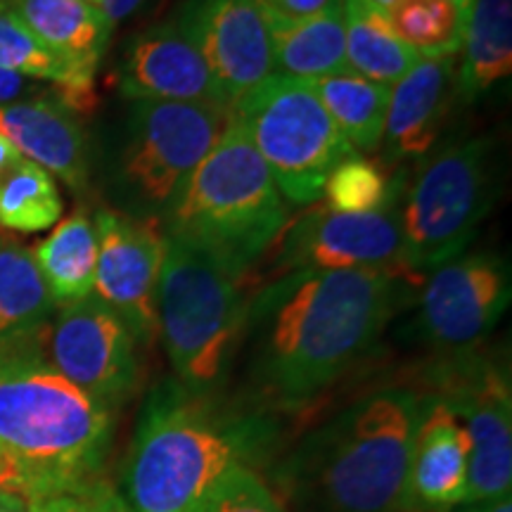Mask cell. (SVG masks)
Wrapping results in <instances>:
<instances>
[{"label":"cell","mask_w":512,"mask_h":512,"mask_svg":"<svg viewBox=\"0 0 512 512\" xmlns=\"http://www.w3.org/2000/svg\"><path fill=\"white\" fill-rule=\"evenodd\" d=\"M62 195L46 169L22 159L0 178V228L41 233L62 219Z\"/></svg>","instance_id":"cell-28"},{"label":"cell","mask_w":512,"mask_h":512,"mask_svg":"<svg viewBox=\"0 0 512 512\" xmlns=\"http://www.w3.org/2000/svg\"><path fill=\"white\" fill-rule=\"evenodd\" d=\"M494 197L496 166L489 138H467L434 152L401 197L403 264L408 271H434L463 254Z\"/></svg>","instance_id":"cell-8"},{"label":"cell","mask_w":512,"mask_h":512,"mask_svg":"<svg viewBox=\"0 0 512 512\" xmlns=\"http://www.w3.org/2000/svg\"><path fill=\"white\" fill-rule=\"evenodd\" d=\"M453 512H512V496L496 498V501H484V503H467L460 505Z\"/></svg>","instance_id":"cell-38"},{"label":"cell","mask_w":512,"mask_h":512,"mask_svg":"<svg viewBox=\"0 0 512 512\" xmlns=\"http://www.w3.org/2000/svg\"><path fill=\"white\" fill-rule=\"evenodd\" d=\"M344 17V46L351 72L382 86H394L420 60L389 24L387 12L368 0H339Z\"/></svg>","instance_id":"cell-25"},{"label":"cell","mask_w":512,"mask_h":512,"mask_svg":"<svg viewBox=\"0 0 512 512\" xmlns=\"http://www.w3.org/2000/svg\"><path fill=\"white\" fill-rule=\"evenodd\" d=\"M55 311L31 249L0 235V342L41 330Z\"/></svg>","instance_id":"cell-27"},{"label":"cell","mask_w":512,"mask_h":512,"mask_svg":"<svg viewBox=\"0 0 512 512\" xmlns=\"http://www.w3.org/2000/svg\"><path fill=\"white\" fill-rule=\"evenodd\" d=\"M0 8L74 67L98 74L114 31L98 5L88 0H0Z\"/></svg>","instance_id":"cell-20"},{"label":"cell","mask_w":512,"mask_h":512,"mask_svg":"<svg viewBox=\"0 0 512 512\" xmlns=\"http://www.w3.org/2000/svg\"><path fill=\"white\" fill-rule=\"evenodd\" d=\"M22 159L24 157L15 150V145H12L10 140L0 133V178L8 176L10 171L15 169L19 162H22Z\"/></svg>","instance_id":"cell-37"},{"label":"cell","mask_w":512,"mask_h":512,"mask_svg":"<svg viewBox=\"0 0 512 512\" xmlns=\"http://www.w3.org/2000/svg\"><path fill=\"white\" fill-rule=\"evenodd\" d=\"M228 119L230 110L211 105L133 102L114 162L121 214L164 223Z\"/></svg>","instance_id":"cell-7"},{"label":"cell","mask_w":512,"mask_h":512,"mask_svg":"<svg viewBox=\"0 0 512 512\" xmlns=\"http://www.w3.org/2000/svg\"><path fill=\"white\" fill-rule=\"evenodd\" d=\"M43 512H131V508L121 498L117 486L98 477L67 494L46 498Z\"/></svg>","instance_id":"cell-32"},{"label":"cell","mask_w":512,"mask_h":512,"mask_svg":"<svg viewBox=\"0 0 512 512\" xmlns=\"http://www.w3.org/2000/svg\"><path fill=\"white\" fill-rule=\"evenodd\" d=\"M0 133L29 162L57 176L72 190L88 185V143L76 114L55 91L0 105Z\"/></svg>","instance_id":"cell-19"},{"label":"cell","mask_w":512,"mask_h":512,"mask_svg":"<svg viewBox=\"0 0 512 512\" xmlns=\"http://www.w3.org/2000/svg\"><path fill=\"white\" fill-rule=\"evenodd\" d=\"M283 200L309 207L323 197L337 164L358 155L313 91L311 81L273 74L233 105Z\"/></svg>","instance_id":"cell-9"},{"label":"cell","mask_w":512,"mask_h":512,"mask_svg":"<svg viewBox=\"0 0 512 512\" xmlns=\"http://www.w3.org/2000/svg\"><path fill=\"white\" fill-rule=\"evenodd\" d=\"M55 306H67L93 294L98 238L86 211L60 221L46 240L31 249Z\"/></svg>","instance_id":"cell-24"},{"label":"cell","mask_w":512,"mask_h":512,"mask_svg":"<svg viewBox=\"0 0 512 512\" xmlns=\"http://www.w3.org/2000/svg\"><path fill=\"white\" fill-rule=\"evenodd\" d=\"M437 399L458 415L470 437L467 503L496 501L512 489V389L508 366L475 349L446 354L427 368ZM465 503V505H467Z\"/></svg>","instance_id":"cell-10"},{"label":"cell","mask_w":512,"mask_h":512,"mask_svg":"<svg viewBox=\"0 0 512 512\" xmlns=\"http://www.w3.org/2000/svg\"><path fill=\"white\" fill-rule=\"evenodd\" d=\"M88 3H98V0H88Z\"/></svg>","instance_id":"cell-41"},{"label":"cell","mask_w":512,"mask_h":512,"mask_svg":"<svg viewBox=\"0 0 512 512\" xmlns=\"http://www.w3.org/2000/svg\"><path fill=\"white\" fill-rule=\"evenodd\" d=\"M266 19L271 31L275 74L316 81L349 69L339 0L311 17L285 19L266 12Z\"/></svg>","instance_id":"cell-21"},{"label":"cell","mask_w":512,"mask_h":512,"mask_svg":"<svg viewBox=\"0 0 512 512\" xmlns=\"http://www.w3.org/2000/svg\"><path fill=\"white\" fill-rule=\"evenodd\" d=\"M370 5H375V8H380V10H384L387 12L389 8H392V5L396 3V0H368Z\"/></svg>","instance_id":"cell-39"},{"label":"cell","mask_w":512,"mask_h":512,"mask_svg":"<svg viewBox=\"0 0 512 512\" xmlns=\"http://www.w3.org/2000/svg\"><path fill=\"white\" fill-rule=\"evenodd\" d=\"M204 512H287L280 496L256 472V467L240 470L223 484L219 496L207 505Z\"/></svg>","instance_id":"cell-31"},{"label":"cell","mask_w":512,"mask_h":512,"mask_svg":"<svg viewBox=\"0 0 512 512\" xmlns=\"http://www.w3.org/2000/svg\"><path fill=\"white\" fill-rule=\"evenodd\" d=\"M456 100L475 102L512 74V0H475L465 15Z\"/></svg>","instance_id":"cell-22"},{"label":"cell","mask_w":512,"mask_h":512,"mask_svg":"<svg viewBox=\"0 0 512 512\" xmlns=\"http://www.w3.org/2000/svg\"><path fill=\"white\" fill-rule=\"evenodd\" d=\"M93 226L98 238L93 294L124 320L138 347L150 349L157 339L155 297L166 245L162 223L100 209Z\"/></svg>","instance_id":"cell-14"},{"label":"cell","mask_w":512,"mask_h":512,"mask_svg":"<svg viewBox=\"0 0 512 512\" xmlns=\"http://www.w3.org/2000/svg\"><path fill=\"white\" fill-rule=\"evenodd\" d=\"M46 361L93 401L117 413L140 384L138 342L98 294L57 306L43 328Z\"/></svg>","instance_id":"cell-11"},{"label":"cell","mask_w":512,"mask_h":512,"mask_svg":"<svg viewBox=\"0 0 512 512\" xmlns=\"http://www.w3.org/2000/svg\"><path fill=\"white\" fill-rule=\"evenodd\" d=\"M273 413L176 380L147 394L121 477L131 512H204L223 484L271 451Z\"/></svg>","instance_id":"cell-2"},{"label":"cell","mask_w":512,"mask_h":512,"mask_svg":"<svg viewBox=\"0 0 512 512\" xmlns=\"http://www.w3.org/2000/svg\"><path fill=\"white\" fill-rule=\"evenodd\" d=\"M0 67L36 81H50L53 91L74 114L93 112L98 105L95 74L74 67L41 43L15 15L0 8Z\"/></svg>","instance_id":"cell-23"},{"label":"cell","mask_w":512,"mask_h":512,"mask_svg":"<svg viewBox=\"0 0 512 512\" xmlns=\"http://www.w3.org/2000/svg\"><path fill=\"white\" fill-rule=\"evenodd\" d=\"M233 107L275 74L271 31L259 0H185L174 17Z\"/></svg>","instance_id":"cell-15"},{"label":"cell","mask_w":512,"mask_h":512,"mask_svg":"<svg viewBox=\"0 0 512 512\" xmlns=\"http://www.w3.org/2000/svg\"><path fill=\"white\" fill-rule=\"evenodd\" d=\"M406 268H306L275 275L247 302L249 401L299 413L373 354L401 309Z\"/></svg>","instance_id":"cell-1"},{"label":"cell","mask_w":512,"mask_h":512,"mask_svg":"<svg viewBox=\"0 0 512 512\" xmlns=\"http://www.w3.org/2000/svg\"><path fill=\"white\" fill-rule=\"evenodd\" d=\"M145 3L147 0H98L95 5H98V8L105 12V17L117 27L119 22H124V19L133 15V12H138Z\"/></svg>","instance_id":"cell-35"},{"label":"cell","mask_w":512,"mask_h":512,"mask_svg":"<svg viewBox=\"0 0 512 512\" xmlns=\"http://www.w3.org/2000/svg\"><path fill=\"white\" fill-rule=\"evenodd\" d=\"M290 221L287 204L252 140L233 117L162 223L178 238L245 280Z\"/></svg>","instance_id":"cell-5"},{"label":"cell","mask_w":512,"mask_h":512,"mask_svg":"<svg viewBox=\"0 0 512 512\" xmlns=\"http://www.w3.org/2000/svg\"><path fill=\"white\" fill-rule=\"evenodd\" d=\"M43 328L0 342V491L31 498L102 477L114 439V411L46 361Z\"/></svg>","instance_id":"cell-3"},{"label":"cell","mask_w":512,"mask_h":512,"mask_svg":"<svg viewBox=\"0 0 512 512\" xmlns=\"http://www.w3.org/2000/svg\"><path fill=\"white\" fill-rule=\"evenodd\" d=\"M403 190H406V171L389 174L387 164L351 155L332 169L320 200L335 211L366 214L401 200Z\"/></svg>","instance_id":"cell-30"},{"label":"cell","mask_w":512,"mask_h":512,"mask_svg":"<svg viewBox=\"0 0 512 512\" xmlns=\"http://www.w3.org/2000/svg\"><path fill=\"white\" fill-rule=\"evenodd\" d=\"M36 95L34 81L27 76L12 72V69L0 67V105H8V102H17L24 98Z\"/></svg>","instance_id":"cell-34"},{"label":"cell","mask_w":512,"mask_h":512,"mask_svg":"<svg viewBox=\"0 0 512 512\" xmlns=\"http://www.w3.org/2000/svg\"><path fill=\"white\" fill-rule=\"evenodd\" d=\"M451 3H453V5H458L460 10H465V12H467V10H470V5L475 3V0H451Z\"/></svg>","instance_id":"cell-40"},{"label":"cell","mask_w":512,"mask_h":512,"mask_svg":"<svg viewBox=\"0 0 512 512\" xmlns=\"http://www.w3.org/2000/svg\"><path fill=\"white\" fill-rule=\"evenodd\" d=\"M510 297L508 259L491 252L460 254L430 271L422 285L415 335L444 354L475 349L501 323Z\"/></svg>","instance_id":"cell-12"},{"label":"cell","mask_w":512,"mask_h":512,"mask_svg":"<svg viewBox=\"0 0 512 512\" xmlns=\"http://www.w3.org/2000/svg\"><path fill=\"white\" fill-rule=\"evenodd\" d=\"M117 86L133 102H192L233 110L200 50L174 19L140 31L126 43L117 67Z\"/></svg>","instance_id":"cell-16"},{"label":"cell","mask_w":512,"mask_h":512,"mask_svg":"<svg viewBox=\"0 0 512 512\" xmlns=\"http://www.w3.org/2000/svg\"><path fill=\"white\" fill-rule=\"evenodd\" d=\"M470 437L444 401L427 394L408 463L406 512H453L470 496Z\"/></svg>","instance_id":"cell-17"},{"label":"cell","mask_w":512,"mask_h":512,"mask_svg":"<svg viewBox=\"0 0 512 512\" xmlns=\"http://www.w3.org/2000/svg\"><path fill=\"white\" fill-rule=\"evenodd\" d=\"M275 242V275L306 268H406L401 200L366 214L335 211L318 200L287 221Z\"/></svg>","instance_id":"cell-13"},{"label":"cell","mask_w":512,"mask_h":512,"mask_svg":"<svg viewBox=\"0 0 512 512\" xmlns=\"http://www.w3.org/2000/svg\"><path fill=\"white\" fill-rule=\"evenodd\" d=\"M164 238L157 337L178 384L192 392H221L240 354L249 297L240 278L200 249L171 235Z\"/></svg>","instance_id":"cell-6"},{"label":"cell","mask_w":512,"mask_h":512,"mask_svg":"<svg viewBox=\"0 0 512 512\" xmlns=\"http://www.w3.org/2000/svg\"><path fill=\"white\" fill-rule=\"evenodd\" d=\"M261 8L268 15L285 17V19H302L318 15V12L328 10L335 0H259Z\"/></svg>","instance_id":"cell-33"},{"label":"cell","mask_w":512,"mask_h":512,"mask_svg":"<svg viewBox=\"0 0 512 512\" xmlns=\"http://www.w3.org/2000/svg\"><path fill=\"white\" fill-rule=\"evenodd\" d=\"M427 394L384 387L313 430L278 472L287 512H406L408 463Z\"/></svg>","instance_id":"cell-4"},{"label":"cell","mask_w":512,"mask_h":512,"mask_svg":"<svg viewBox=\"0 0 512 512\" xmlns=\"http://www.w3.org/2000/svg\"><path fill=\"white\" fill-rule=\"evenodd\" d=\"M46 498H31L17 491H0V512H43Z\"/></svg>","instance_id":"cell-36"},{"label":"cell","mask_w":512,"mask_h":512,"mask_svg":"<svg viewBox=\"0 0 512 512\" xmlns=\"http://www.w3.org/2000/svg\"><path fill=\"white\" fill-rule=\"evenodd\" d=\"M456 55L420 57L389 88L384 121V159L392 164L427 155L456 98Z\"/></svg>","instance_id":"cell-18"},{"label":"cell","mask_w":512,"mask_h":512,"mask_svg":"<svg viewBox=\"0 0 512 512\" xmlns=\"http://www.w3.org/2000/svg\"><path fill=\"white\" fill-rule=\"evenodd\" d=\"M311 86L354 152L370 155L382 145L389 86L363 79L351 69L311 81Z\"/></svg>","instance_id":"cell-26"},{"label":"cell","mask_w":512,"mask_h":512,"mask_svg":"<svg viewBox=\"0 0 512 512\" xmlns=\"http://www.w3.org/2000/svg\"><path fill=\"white\" fill-rule=\"evenodd\" d=\"M465 15L451 0H396L387 10L394 34L420 57L458 55Z\"/></svg>","instance_id":"cell-29"}]
</instances>
